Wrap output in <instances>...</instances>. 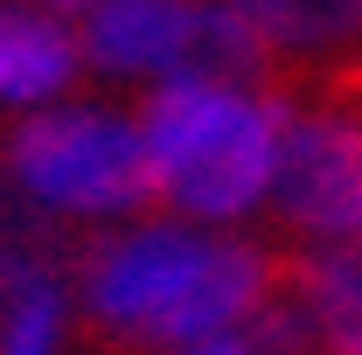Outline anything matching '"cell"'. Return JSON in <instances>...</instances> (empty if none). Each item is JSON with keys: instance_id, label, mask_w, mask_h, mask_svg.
<instances>
[{"instance_id": "cell-8", "label": "cell", "mask_w": 362, "mask_h": 355, "mask_svg": "<svg viewBox=\"0 0 362 355\" xmlns=\"http://www.w3.org/2000/svg\"><path fill=\"white\" fill-rule=\"evenodd\" d=\"M188 14H195V0H90L84 56L98 70H119V77L168 70L181 35H188Z\"/></svg>"}, {"instance_id": "cell-5", "label": "cell", "mask_w": 362, "mask_h": 355, "mask_svg": "<svg viewBox=\"0 0 362 355\" xmlns=\"http://www.w3.org/2000/svg\"><path fill=\"white\" fill-rule=\"evenodd\" d=\"M168 77H188V84H223V91H251V98H272L279 105V91H286V63H279V49L237 14V7H209V0H195V14H188V35H181L175 63H168Z\"/></svg>"}, {"instance_id": "cell-11", "label": "cell", "mask_w": 362, "mask_h": 355, "mask_svg": "<svg viewBox=\"0 0 362 355\" xmlns=\"http://www.w3.org/2000/svg\"><path fill=\"white\" fill-rule=\"evenodd\" d=\"M188 355H258L244 334H209V342H188Z\"/></svg>"}, {"instance_id": "cell-7", "label": "cell", "mask_w": 362, "mask_h": 355, "mask_svg": "<svg viewBox=\"0 0 362 355\" xmlns=\"http://www.w3.org/2000/svg\"><path fill=\"white\" fill-rule=\"evenodd\" d=\"M286 63V91L362 42V0H230ZM279 91V98H286Z\"/></svg>"}, {"instance_id": "cell-12", "label": "cell", "mask_w": 362, "mask_h": 355, "mask_svg": "<svg viewBox=\"0 0 362 355\" xmlns=\"http://www.w3.org/2000/svg\"><path fill=\"white\" fill-rule=\"evenodd\" d=\"M0 355H49V349H28V342H0Z\"/></svg>"}, {"instance_id": "cell-6", "label": "cell", "mask_w": 362, "mask_h": 355, "mask_svg": "<svg viewBox=\"0 0 362 355\" xmlns=\"http://www.w3.org/2000/svg\"><path fill=\"white\" fill-rule=\"evenodd\" d=\"M279 279L320 327V355H362V237H314L279 251Z\"/></svg>"}, {"instance_id": "cell-1", "label": "cell", "mask_w": 362, "mask_h": 355, "mask_svg": "<svg viewBox=\"0 0 362 355\" xmlns=\"http://www.w3.org/2000/svg\"><path fill=\"white\" fill-rule=\"evenodd\" d=\"M279 279V251L146 223L84 251V334L105 355H168L237 334Z\"/></svg>"}, {"instance_id": "cell-13", "label": "cell", "mask_w": 362, "mask_h": 355, "mask_svg": "<svg viewBox=\"0 0 362 355\" xmlns=\"http://www.w3.org/2000/svg\"><path fill=\"white\" fill-rule=\"evenodd\" d=\"M42 7H90V0H42Z\"/></svg>"}, {"instance_id": "cell-9", "label": "cell", "mask_w": 362, "mask_h": 355, "mask_svg": "<svg viewBox=\"0 0 362 355\" xmlns=\"http://www.w3.org/2000/svg\"><path fill=\"white\" fill-rule=\"evenodd\" d=\"M84 35L63 28L42 7H0V98L7 105H42L77 77Z\"/></svg>"}, {"instance_id": "cell-4", "label": "cell", "mask_w": 362, "mask_h": 355, "mask_svg": "<svg viewBox=\"0 0 362 355\" xmlns=\"http://www.w3.org/2000/svg\"><path fill=\"white\" fill-rule=\"evenodd\" d=\"M272 209L307 237H362V119L334 105H279Z\"/></svg>"}, {"instance_id": "cell-3", "label": "cell", "mask_w": 362, "mask_h": 355, "mask_svg": "<svg viewBox=\"0 0 362 355\" xmlns=\"http://www.w3.org/2000/svg\"><path fill=\"white\" fill-rule=\"evenodd\" d=\"M14 181L63 216H126L160 202L146 126H126L112 112H42L7 133Z\"/></svg>"}, {"instance_id": "cell-2", "label": "cell", "mask_w": 362, "mask_h": 355, "mask_svg": "<svg viewBox=\"0 0 362 355\" xmlns=\"http://www.w3.org/2000/svg\"><path fill=\"white\" fill-rule=\"evenodd\" d=\"M146 146H153V181L160 202L181 216H244L272 188L279 161V105L223 84H168L139 112Z\"/></svg>"}, {"instance_id": "cell-10", "label": "cell", "mask_w": 362, "mask_h": 355, "mask_svg": "<svg viewBox=\"0 0 362 355\" xmlns=\"http://www.w3.org/2000/svg\"><path fill=\"white\" fill-rule=\"evenodd\" d=\"M279 105H334V112L362 119V49H349V56H334V63L307 70L300 84L279 98Z\"/></svg>"}]
</instances>
